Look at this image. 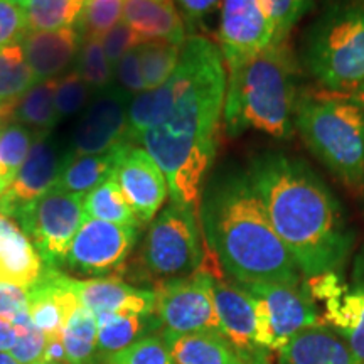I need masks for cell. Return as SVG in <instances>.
<instances>
[{"label":"cell","instance_id":"40","mask_svg":"<svg viewBox=\"0 0 364 364\" xmlns=\"http://www.w3.org/2000/svg\"><path fill=\"white\" fill-rule=\"evenodd\" d=\"M26 33L24 9L9 0H0V49L19 43Z\"/></svg>","mask_w":364,"mask_h":364},{"label":"cell","instance_id":"28","mask_svg":"<svg viewBox=\"0 0 364 364\" xmlns=\"http://www.w3.org/2000/svg\"><path fill=\"white\" fill-rule=\"evenodd\" d=\"M86 0H29L24 7L27 33L78 27Z\"/></svg>","mask_w":364,"mask_h":364},{"label":"cell","instance_id":"31","mask_svg":"<svg viewBox=\"0 0 364 364\" xmlns=\"http://www.w3.org/2000/svg\"><path fill=\"white\" fill-rule=\"evenodd\" d=\"M36 139L38 134L22 124L0 127V196L16 179Z\"/></svg>","mask_w":364,"mask_h":364},{"label":"cell","instance_id":"23","mask_svg":"<svg viewBox=\"0 0 364 364\" xmlns=\"http://www.w3.org/2000/svg\"><path fill=\"white\" fill-rule=\"evenodd\" d=\"M277 364H361L349 344L324 326L307 329L277 351Z\"/></svg>","mask_w":364,"mask_h":364},{"label":"cell","instance_id":"3","mask_svg":"<svg viewBox=\"0 0 364 364\" xmlns=\"http://www.w3.org/2000/svg\"><path fill=\"white\" fill-rule=\"evenodd\" d=\"M201 196L204 240L236 284L300 287L302 275L273 230L248 172H225Z\"/></svg>","mask_w":364,"mask_h":364},{"label":"cell","instance_id":"2","mask_svg":"<svg viewBox=\"0 0 364 364\" xmlns=\"http://www.w3.org/2000/svg\"><path fill=\"white\" fill-rule=\"evenodd\" d=\"M181 51L189 63L188 83L140 144L166 176L171 201L199 211L204 181L216 156L226 68L220 48L204 36H188Z\"/></svg>","mask_w":364,"mask_h":364},{"label":"cell","instance_id":"7","mask_svg":"<svg viewBox=\"0 0 364 364\" xmlns=\"http://www.w3.org/2000/svg\"><path fill=\"white\" fill-rule=\"evenodd\" d=\"M198 209L171 201L150 223L140 263L159 282L181 279L201 268L203 243Z\"/></svg>","mask_w":364,"mask_h":364},{"label":"cell","instance_id":"5","mask_svg":"<svg viewBox=\"0 0 364 364\" xmlns=\"http://www.w3.org/2000/svg\"><path fill=\"white\" fill-rule=\"evenodd\" d=\"M295 130L331 174L353 193L364 191V100L356 93L300 95Z\"/></svg>","mask_w":364,"mask_h":364},{"label":"cell","instance_id":"27","mask_svg":"<svg viewBox=\"0 0 364 364\" xmlns=\"http://www.w3.org/2000/svg\"><path fill=\"white\" fill-rule=\"evenodd\" d=\"M54 88L56 78L39 81L26 95H22L14 113L17 124H22L38 135L49 134L61 120L54 105Z\"/></svg>","mask_w":364,"mask_h":364},{"label":"cell","instance_id":"8","mask_svg":"<svg viewBox=\"0 0 364 364\" xmlns=\"http://www.w3.org/2000/svg\"><path fill=\"white\" fill-rule=\"evenodd\" d=\"M241 287L253 297L257 317L255 338L267 351H280L300 332L324 326L307 289L282 284Z\"/></svg>","mask_w":364,"mask_h":364},{"label":"cell","instance_id":"19","mask_svg":"<svg viewBox=\"0 0 364 364\" xmlns=\"http://www.w3.org/2000/svg\"><path fill=\"white\" fill-rule=\"evenodd\" d=\"M71 287L78 295L81 304L91 312L115 314H156V292L154 289L130 285L129 282L115 275L100 279L80 280L71 277Z\"/></svg>","mask_w":364,"mask_h":364},{"label":"cell","instance_id":"36","mask_svg":"<svg viewBox=\"0 0 364 364\" xmlns=\"http://www.w3.org/2000/svg\"><path fill=\"white\" fill-rule=\"evenodd\" d=\"M127 0H86L85 12L76 29L83 39H103L122 22Z\"/></svg>","mask_w":364,"mask_h":364},{"label":"cell","instance_id":"15","mask_svg":"<svg viewBox=\"0 0 364 364\" xmlns=\"http://www.w3.org/2000/svg\"><path fill=\"white\" fill-rule=\"evenodd\" d=\"M213 277L221 336L243 364H270V351L263 349L255 338L257 317L253 297L236 282H226L215 273Z\"/></svg>","mask_w":364,"mask_h":364},{"label":"cell","instance_id":"33","mask_svg":"<svg viewBox=\"0 0 364 364\" xmlns=\"http://www.w3.org/2000/svg\"><path fill=\"white\" fill-rule=\"evenodd\" d=\"M181 48L164 41H144L136 46L145 90H156L171 78L179 65Z\"/></svg>","mask_w":364,"mask_h":364},{"label":"cell","instance_id":"43","mask_svg":"<svg viewBox=\"0 0 364 364\" xmlns=\"http://www.w3.org/2000/svg\"><path fill=\"white\" fill-rule=\"evenodd\" d=\"M29 312V295L24 287L0 284V318L14 322Z\"/></svg>","mask_w":364,"mask_h":364},{"label":"cell","instance_id":"10","mask_svg":"<svg viewBox=\"0 0 364 364\" xmlns=\"http://www.w3.org/2000/svg\"><path fill=\"white\" fill-rule=\"evenodd\" d=\"M211 272L199 268L188 277L157 282L156 316L162 331L177 334H220Z\"/></svg>","mask_w":364,"mask_h":364},{"label":"cell","instance_id":"1","mask_svg":"<svg viewBox=\"0 0 364 364\" xmlns=\"http://www.w3.org/2000/svg\"><path fill=\"white\" fill-rule=\"evenodd\" d=\"M268 220L300 275L338 273L348 262L354 233L341 203L307 162L284 152H263L247 171Z\"/></svg>","mask_w":364,"mask_h":364},{"label":"cell","instance_id":"50","mask_svg":"<svg viewBox=\"0 0 364 364\" xmlns=\"http://www.w3.org/2000/svg\"><path fill=\"white\" fill-rule=\"evenodd\" d=\"M9 2H14V4H17V6H21V7H24L27 2H29V0H9Z\"/></svg>","mask_w":364,"mask_h":364},{"label":"cell","instance_id":"12","mask_svg":"<svg viewBox=\"0 0 364 364\" xmlns=\"http://www.w3.org/2000/svg\"><path fill=\"white\" fill-rule=\"evenodd\" d=\"M132 97L122 88L110 86L97 93L71 135L70 156H97L110 152L127 140V120Z\"/></svg>","mask_w":364,"mask_h":364},{"label":"cell","instance_id":"16","mask_svg":"<svg viewBox=\"0 0 364 364\" xmlns=\"http://www.w3.org/2000/svg\"><path fill=\"white\" fill-rule=\"evenodd\" d=\"M65 159L49 140V134L38 135L16 179L0 196V215L14 220L22 209L56 188Z\"/></svg>","mask_w":364,"mask_h":364},{"label":"cell","instance_id":"46","mask_svg":"<svg viewBox=\"0 0 364 364\" xmlns=\"http://www.w3.org/2000/svg\"><path fill=\"white\" fill-rule=\"evenodd\" d=\"M17 339L16 326L12 322L0 318V353H9Z\"/></svg>","mask_w":364,"mask_h":364},{"label":"cell","instance_id":"22","mask_svg":"<svg viewBox=\"0 0 364 364\" xmlns=\"http://www.w3.org/2000/svg\"><path fill=\"white\" fill-rule=\"evenodd\" d=\"M44 263L33 241L16 221L0 215V284L29 289L43 275Z\"/></svg>","mask_w":364,"mask_h":364},{"label":"cell","instance_id":"48","mask_svg":"<svg viewBox=\"0 0 364 364\" xmlns=\"http://www.w3.org/2000/svg\"><path fill=\"white\" fill-rule=\"evenodd\" d=\"M0 364H19L9 353H0Z\"/></svg>","mask_w":364,"mask_h":364},{"label":"cell","instance_id":"34","mask_svg":"<svg viewBox=\"0 0 364 364\" xmlns=\"http://www.w3.org/2000/svg\"><path fill=\"white\" fill-rule=\"evenodd\" d=\"M75 70L95 95L110 88L115 80V70L105 54L102 39H83Z\"/></svg>","mask_w":364,"mask_h":364},{"label":"cell","instance_id":"45","mask_svg":"<svg viewBox=\"0 0 364 364\" xmlns=\"http://www.w3.org/2000/svg\"><path fill=\"white\" fill-rule=\"evenodd\" d=\"M41 364H68L61 334L46 336V346Z\"/></svg>","mask_w":364,"mask_h":364},{"label":"cell","instance_id":"9","mask_svg":"<svg viewBox=\"0 0 364 364\" xmlns=\"http://www.w3.org/2000/svg\"><path fill=\"white\" fill-rule=\"evenodd\" d=\"M85 220L83 196L54 188L39 201L22 209L12 221L33 241L44 267L59 270Z\"/></svg>","mask_w":364,"mask_h":364},{"label":"cell","instance_id":"25","mask_svg":"<svg viewBox=\"0 0 364 364\" xmlns=\"http://www.w3.org/2000/svg\"><path fill=\"white\" fill-rule=\"evenodd\" d=\"M124 147L125 145H120L110 152L97 154V156H70L66 154L56 188L85 198L90 191L98 188L102 182L113 176Z\"/></svg>","mask_w":364,"mask_h":364},{"label":"cell","instance_id":"6","mask_svg":"<svg viewBox=\"0 0 364 364\" xmlns=\"http://www.w3.org/2000/svg\"><path fill=\"white\" fill-rule=\"evenodd\" d=\"M302 65L324 90L354 93L364 81V0H336L312 22Z\"/></svg>","mask_w":364,"mask_h":364},{"label":"cell","instance_id":"39","mask_svg":"<svg viewBox=\"0 0 364 364\" xmlns=\"http://www.w3.org/2000/svg\"><path fill=\"white\" fill-rule=\"evenodd\" d=\"M90 88L85 83L80 73L71 70L66 75L56 78V88H54V105L59 118L73 117L83 110L88 105Z\"/></svg>","mask_w":364,"mask_h":364},{"label":"cell","instance_id":"11","mask_svg":"<svg viewBox=\"0 0 364 364\" xmlns=\"http://www.w3.org/2000/svg\"><path fill=\"white\" fill-rule=\"evenodd\" d=\"M140 235V226H124L86 216L68 253L65 267L83 275H108L124 267Z\"/></svg>","mask_w":364,"mask_h":364},{"label":"cell","instance_id":"14","mask_svg":"<svg viewBox=\"0 0 364 364\" xmlns=\"http://www.w3.org/2000/svg\"><path fill=\"white\" fill-rule=\"evenodd\" d=\"M113 177L140 225L152 223L169 198V186L147 150L125 145Z\"/></svg>","mask_w":364,"mask_h":364},{"label":"cell","instance_id":"4","mask_svg":"<svg viewBox=\"0 0 364 364\" xmlns=\"http://www.w3.org/2000/svg\"><path fill=\"white\" fill-rule=\"evenodd\" d=\"M299 66L289 41L272 43L247 63L226 71L223 122L228 135L257 130L275 139L295 132Z\"/></svg>","mask_w":364,"mask_h":364},{"label":"cell","instance_id":"13","mask_svg":"<svg viewBox=\"0 0 364 364\" xmlns=\"http://www.w3.org/2000/svg\"><path fill=\"white\" fill-rule=\"evenodd\" d=\"M218 43L226 71L272 44V27L260 0H223Z\"/></svg>","mask_w":364,"mask_h":364},{"label":"cell","instance_id":"24","mask_svg":"<svg viewBox=\"0 0 364 364\" xmlns=\"http://www.w3.org/2000/svg\"><path fill=\"white\" fill-rule=\"evenodd\" d=\"M161 338L176 364H243L220 334H177L162 331Z\"/></svg>","mask_w":364,"mask_h":364},{"label":"cell","instance_id":"47","mask_svg":"<svg viewBox=\"0 0 364 364\" xmlns=\"http://www.w3.org/2000/svg\"><path fill=\"white\" fill-rule=\"evenodd\" d=\"M16 103H0V127L4 125V122L9 120V118H14V113H16Z\"/></svg>","mask_w":364,"mask_h":364},{"label":"cell","instance_id":"42","mask_svg":"<svg viewBox=\"0 0 364 364\" xmlns=\"http://www.w3.org/2000/svg\"><path fill=\"white\" fill-rule=\"evenodd\" d=\"M115 78L120 83V88L127 91L132 98L136 95L144 93L145 83L142 76V68H140V58L136 48L130 49L115 66Z\"/></svg>","mask_w":364,"mask_h":364},{"label":"cell","instance_id":"17","mask_svg":"<svg viewBox=\"0 0 364 364\" xmlns=\"http://www.w3.org/2000/svg\"><path fill=\"white\" fill-rule=\"evenodd\" d=\"M326 304L324 321L349 344L358 361L364 364V262L356 267L353 287L334 279L318 295Z\"/></svg>","mask_w":364,"mask_h":364},{"label":"cell","instance_id":"30","mask_svg":"<svg viewBox=\"0 0 364 364\" xmlns=\"http://www.w3.org/2000/svg\"><path fill=\"white\" fill-rule=\"evenodd\" d=\"M85 215L93 220L124 226H142L118 188L115 177H110L83 198Z\"/></svg>","mask_w":364,"mask_h":364},{"label":"cell","instance_id":"26","mask_svg":"<svg viewBox=\"0 0 364 364\" xmlns=\"http://www.w3.org/2000/svg\"><path fill=\"white\" fill-rule=\"evenodd\" d=\"M98 321V351L97 354H110L135 341L152 336V332L161 329V322L156 314L140 316V314H97Z\"/></svg>","mask_w":364,"mask_h":364},{"label":"cell","instance_id":"29","mask_svg":"<svg viewBox=\"0 0 364 364\" xmlns=\"http://www.w3.org/2000/svg\"><path fill=\"white\" fill-rule=\"evenodd\" d=\"M68 364H91L98 351L97 314L81 306L61 332Z\"/></svg>","mask_w":364,"mask_h":364},{"label":"cell","instance_id":"37","mask_svg":"<svg viewBox=\"0 0 364 364\" xmlns=\"http://www.w3.org/2000/svg\"><path fill=\"white\" fill-rule=\"evenodd\" d=\"M268 24L272 27V43L289 41L292 29L312 9L314 0H260Z\"/></svg>","mask_w":364,"mask_h":364},{"label":"cell","instance_id":"35","mask_svg":"<svg viewBox=\"0 0 364 364\" xmlns=\"http://www.w3.org/2000/svg\"><path fill=\"white\" fill-rule=\"evenodd\" d=\"M91 364H176L159 336H147L117 353L97 354Z\"/></svg>","mask_w":364,"mask_h":364},{"label":"cell","instance_id":"49","mask_svg":"<svg viewBox=\"0 0 364 364\" xmlns=\"http://www.w3.org/2000/svg\"><path fill=\"white\" fill-rule=\"evenodd\" d=\"M354 93H356V95H358V97H361V98L364 100V81H363V83H361V85H359V88H358L356 91H354Z\"/></svg>","mask_w":364,"mask_h":364},{"label":"cell","instance_id":"41","mask_svg":"<svg viewBox=\"0 0 364 364\" xmlns=\"http://www.w3.org/2000/svg\"><path fill=\"white\" fill-rule=\"evenodd\" d=\"M142 43H144L142 38H140L134 29H130L125 22H118L110 33L105 34L102 39L105 54H107L108 61H110L113 70H115L117 63L120 61V59L124 58L130 49L136 48V46Z\"/></svg>","mask_w":364,"mask_h":364},{"label":"cell","instance_id":"18","mask_svg":"<svg viewBox=\"0 0 364 364\" xmlns=\"http://www.w3.org/2000/svg\"><path fill=\"white\" fill-rule=\"evenodd\" d=\"M29 316L46 336L61 334L73 314L83 306L71 287V277L58 268L44 267L43 275L27 289Z\"/></svg>","mask_w":364,"mask_h":364},{"label":"cell","instance_id":"20","mask_svg":"<svg viewBox=\"0 0 364 364\" xmlns=\"http://www.w3.org/2000/svg\"><path fill=\"white\" fill-rule=\"evenodd\" d=\"M21 43L27 65L39 83L59 78L76 61L83 38L76 27H68L44 33H26Z\"/></svg>","mask_w":364,"mask_h":364},{"label":"cell","instance_id":"32","mask_svg":"<svg viewBox=\"0 0 364 364\" xmlns=\"http://www.w3.org/2000/svg\"><path fill=\"white\" fill-rule=\"evenodd\" d=\"M36 83L21 41L0 49V103L19 102Z\"/></svg>","mask_w":364,"mask_h":364},{"label":"cell","instance_id":"21","mask_svg":"<svg viewBox=\"0 0 364 364\" xmlns=\"http://www.w3.org/2000/svg\"><path fill=\"white\" fill-rule=\"evenodd\" d=\"M122 22L142 41H164L182 46L188 39L186 22L174 0H127Z\"/></svg>","mask_w":364,"mask_h":364},{"label":"cell","instance_id":"38","mask_svg":"<svg viewBox=\"0 0 364 364\" xmlns=\"http://www.w3.org/2000/svg\"><path fill=\"white\" fill-rule=\"evenodd\" d=\"M12 324L16 326L17 339L9 354L19 364H41L46 346L44 332L34 326L29 312L22 314Z\"/></svg>","mask_w":364,"mask_h":364},{"label":"cell","instance_id":"44","mask_svg":"<svg viewBox=\"0 0 364 364\" xmlns=\"http://www.w3.org/2000/svg\"><path fill=\"white\" fill-rule=\"evenodd\" d=\"M223 0H177L182 19L188 24H196L209 16L215 9L221 6Z\"/></svg>","mask_w":364,"mask_h":364}]
</instances>
